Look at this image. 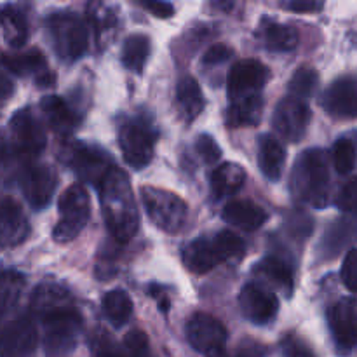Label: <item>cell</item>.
<instances>
[{
	"mask_svg": "<svg viewBox=\"0 0 357 357\" xmlns=\"http://www.w3.org/2000/svg\"><path fill=\"white\" fill-rule=\"evenodd\" d=\"M98 190L108 232L117 243H129L138 230L139 216L128 176L115 167L98 187Z\"/></svg>",
	"mask_w": 357,
	"mask_h": 357,
	"instance_id": "cell-1",
	"label": "cell"
},
{
	"mask_svg": "<svg viewBox=\"0 0 357 357\" xmlns=\"http://www.w3.org/2000/svg\"><path fill=\"white\" fill-rule=\"evenodd\" d=\"M291 194L298 202L323 209L330 202V164L323 150L309 149L300 153L291 173Z\"/></svg>",
	"mask_w": 357,
	"mask_h": 357,
	"instance_id": "cell-2",
	"label": "cell"
},
{
	"mask_svg": "<svg viewBox=\"0 0 357 357\" xmlns=\"http://www.w3.org/2000/svg\"><path fill=\"white\" fill-rule=\"evenodd\" d=\"M244 251V241L230 230H222L211 239L194 241L187 244L181 253L185 267L194 274H208L223 261L239 257Z\"/></svg>",
	"mask_w": 357,
	"mask_h": 357,
	"instance_id": "cell-3",
	"label": "cell"
},
{
	"mask_svg": "<svg viewBox=\"0 0 357 357\" xmlns=\"http://www.w3.org/2000/svg\"><path fill=\"white\" fill-rule=\"evenodd\" d=\"M51 45L61 61L73 63L89 47V30L75 13H54L45 21Z\"/></svg>",
	"mask_w": 357,
	"mask_h": 357,
	"instance_id": "cell-4",
	"label": "cell"
},
{
	"mask_svg": "<svg viewBox=\"0 0 357 357\" xmlns=\"http://www.w3.org/2000/svg\"><path fill=\"white\" fill-rule=\"evenodd\" d=\"M142 202L150 222L166 234H176L188 220V206L180 195L157 187L142 188Z\"/></svg>",
	"mask_w": 357,
	"mask_h": 357,
	"instance_id": "cell-5",
	"label": "cell"
},
{
	"mask_svg": "<svg viewBox=\"0 0 357 357\" xmlns=\"http://www.w3.org/2000/svg\"><path fill=\"white\" fill-rule=\"evenodd\" d=\"M59 220L52 230L56 243H70L75 239L91 218V199L86 187L73 183L61 194L58 202Z\"/></svg>",
	"mask_w": 357,
	"mask_h": 357,
	"instance_id": "cell-6",
	"label": "cell"
},
{
	"mask_svg": "<svg viewBox=\"0 0 357 357\" xmlns=\"http://www.w3.org/2000/svg\"><path fill=\"white\" fill-rule=\"evenodd\" d=\"M157 131L145 117H132L122 122L119 129V146L124 160L132 169H143L153 159Z\"/></svg>",
	"mask_w": 357,
	"mask_h": 357,
	"instance_id": "cell-7",
	"label": "cell"
},
{
	"mask_svg": "<svg viewBox=\"0 0 357 357\" xmlns=\"http://www.w3.org/2000/svg\"><path fill=\"white\" fill-rule=\"evenodd\" d=\"M44 349L47 357H66L75 349L82 317L73 307L54 310L42 317Z\"/></svg>",
	"mask_w": 357,
	"mask_h": 357,
	"instance_id": "cell-8",
	"label": "cell"
},
{
	"mask_svg": "<svg viewBox=\"0 0 357 357\" xmlns=\"http://www.w3.org/2000/svg\"><path fill=\"white\" fill-rule=\"evenodd\" d=\"M65 162L72 167L77 178L100 187L105 178L115 169L114 160L101 149L87 143H72L65 152Z\"/></svg>",
	"mask_w": 357,
	"mask_h": 357,
	"instance_id": "cell-9",
	"label": "cell"
},
{
	"mask_svg": "<svg viewBox=\"0 0 357 357\" xmlns=\"http://www.w3.org/2000/svg\"><path fill=\"white\" fill-rule=\"evenodd\" d=\"M185 333L192 349L208 357L222 356L229 340V333L222 321L206 312L194 314L188 319Z\"/></svg>",
	"mask_w": 357,
	"mask_h": 357,
	"instance_id": "cell-10",
	"label": "cell"
},
{
	"mask_svg": "<svg viewBox=\"0 0 357 357\" xmlns=\"http://www.w3.org/2000/svg\"><path fill=\"white\" fill-rule=\"evenodd\" d=\"M328 324L337 351L351 352L357 345V298L345 296L335 302L328 310Z\"/></svg>",
	"mask_w": 357,
	"mask_h": 357,
	"instance_id": "cell-11",
	"label": "cell"
},
{
	"mask_svg": "<svg viewBox=\"0 0 357 357\" xmlns=\"http://www.w3.org/2000/svg\"><path fill=\"white\" fill-rule=\"evenodd\" d=\"M10 135H13L14 149L24 159H33L40 155L45 149V131L42 128L40 121L31 114L30 110H20L14 114L9 122Z\"/></svg>",
	"mask_w": 357,
	"mask_h": 357,
	"instance_id": "cell-12",
	"label": "cell"
},
{
	"mask_svg": "<svg viewBox=\"0 0 357 357\" xmlns=\"http://www.w3.org/2000/svg\"><path fill=\"white\" fill-rule=\"evenodd\" d=\"M271 79V70L258 59H241L230 68L227 77L230 100L250 94H260Z\"/></svg>",
	"mask_w": 357,
	"mask_h": 357,
	"instance_id": "cell-13",
	"label": "cell"
},
{
	"mask_svg": "<svg viewBox=\"0 0 357 357\" xmlns=\"http://www.w3.org/2000/svg\"><path fill=\"white\" fill-rule=\"evenodd\" d=\"M310 122V108L307 101L286 96L274 112V128L286 142L296 143L303 138Z\"/></svg>",
	"mask_w": 357,
	"mask_h": 357,
	"instance_id": "cell-14",
	"label": "cell"
},
{
	"mask_svg": "<svg viewBox=\"0 0 357 357\" xmlns=\"http://www.w3.org/2000/svg\"><path fill=\"white\" fill-rule=\"evenodd\" d=\"M38 344L37 326L30 316H21L0 331V357H31Z\"/></svg>",
	"mask_w": 357,
	"mask_h": 357,
	"instance_id": "cell-15",
	"label": "cell"
},
{
	"mask_svg": "<svg viewBox=\"0 0 357 357\" xmlns=\"http://www.w3.org/2000/svg\"><path fill=\"white\" fill-rule=\"evenodd\" d=\"M239 309L250 323L261 326L278 316L279 300L274 293L250 282L239 293Z\"/></svg>",
	"mask_w": 357,
	"mask_h": 357,
	"instance_id": "cell-16",
	"label": "cell"
},
{
	"mask_svg": "<svg viewBox=\"0 0 357 357\" xmlns=\"http://www.w3.org/2000/svg\"><path fill=\"white\" fill-rule=\"evenodd\" d=\"M321 105L335 119H357V79L340 77L333 80L323 94Z\"/></svg>",
	"mask_w": 357,
	"mask_h": 357,
	"instance_id": "cell-17",
	"label": "cell"
},
{
	"mask_svg": "<svg viewBox=\"0 0 357 357\" xmlns=\"http://www.w3.org/2000/svg\"><path fill=\"white\" fill-rule=\"evenodd\" d=\"M30 234L23 208L10 197H0V250L20 246Z\"/></svg>",
	"mask_w": 357,
	"mask_h": 357,
	"instance_id": "cell-18",
	"label": "cell"
},
{
	"mask_svg": "<svg viewBox=\"0 0 357 357\" xmlns=\"http://www.w3.org/2000/svg\"><path fill=\"white\" fill-rule=\"evenodd\" d=\"M56 188V174L45 164H33L21 176V190L33 208L42 209L51 202Z\"/></svg>",
	"mask_w": 357,
	"mask_h": 357,
	"instance_id": "cell-19",
	"label": "cell"
},
{
	"mask_svg": "<svg viewBox=\"0 0 357 357\" xmlns=\"http://www.w3.org/2000/svg\"><path fill=\"white\" fill-rule=\"evenodd\" d=\"M2 63L9 72L16 73V75L35 77V82L38 86L47 87L54 82V73H51L44 54L37 49L16 52V54H3Z\"/></svg>",
	"mask_w": 357,
	"mask_h": 357,
	"instance_id": "cell-20",
	"label": "cell"
},
{
	"mask_svg": "<svg viewBox=\"0 0 357 357\" xmlns=\"http://www.w3.org/2000/svg\"><path fill=\"white\" fill-rule=\"evenodd\" d=\"M223 220L244 232H255L267 223L268 213L251 201H232L223 208Z\"/></svg>",
	"mask_w": 357,
	"mask_h": 357,
	"instance_id": "cell-21",
	"label": "cell"
},
{
	"mask_svg": "<svg viewBox=\"0 0 357 357\" xmlns=\"http://www.w3.org/2000/svg\"><path fill=\"white\" fill-rule=\"evenodd\" d=\"M357 241V215H347L331 223L323 236L321 251L326 258L337 257L349 244Z\"/></svg>",
	"mask_w": 357,
	"mask_h": 357,
	"instance_id": "cell-22",
	"label": "cell"
},
{
	"mask_svg": "<svg viewBox=\"0 0 357 357\" xmlns=\"http://www.w3.org/2000/svg\"><path fill=\"white\" fill-rule=\"evenodd\" d=\"M264 114V98L261 94H250L230 100L227 110V126L229 128H255Z\"/></svg>",
	"mask_w": 357,
	"mask_h": 357,
	"instance_id": "cell-23",
	"label": "cell"
},
{
	"mask_svg": "<svg viewBox=\"0 0 357 357\" xmlns=\"http://www.w3.org/2000/svg\"><path fill=\"white\" fill-rule=\"evenodd\" d=\"M286 162V150L282 143L272 135H261L258 139V166L265 178L278 181Z\"/></svg>",
	"mask_w": 357,
	"mask_h": 357,
	"instance_id": "cell-24",
	"label": "cell"
},
{
	"mask_svg": "<svg viewBox=\"0 0 357 357\" xmlns=\"http://www.w3.org/2000/svg\"><path fill=\"white\" fill-rule=\"evenodd\" d=\"M261 44L274 52H288L298 45V31L291 24L264 20L260 24Z\"/></svg>",
	"mask_w": 357,
	"mask_h": 357,
	"instance_id": "cell-25",
	"label": "cell"
},
{
	"mask_svg": "<svg viewBox=\"0 0 357 357\" xmlns=\"http://www.w3.org/2000/svg\"><path fill=\"white\" fill-rule=\"evenodd\" d=\"M42 112H44L45 121L56 135L63 136V138H68L72 135L77 124V117L70 110L65 100L58 96H47L42 101Z\"/></svg>",
	"mask_w": 357,
	"mask_h": 357,
	"instance_id": "cell-26",
	"label": "cell"
},
{
	"mask_svg": "<svg viewBox=\"0 0 357 357\" xmlns=\"http://www.w3.org/2000/svg\"><path fill=\"white\" fill-rule=\"evenodd\" d=\"M255 272L258 275H261L264 279H267L268 282L275 286L278 289H281L286 296H289L293 293V286H295V275H293V267L291 264H288L286 260L279 257H267L261 261H258Z\"/></svg>",
	"mask_w": 357,
	"mask_h": 357,
	"instance_id": "cell-27",
	"label": "cell"
},
{
	"mask_svg": "<svg viewBox=\"0 0 357 357\" xmlns=\"http://www.w3.org/2000/svg\"><path fill=\"white\" fill-rule=\"evenodd\" d=\"M246 181V171L234 162H223L211 173V190L216 199L229 197L239 192Z\"/></svg>",
	"mask_w": 357,
	"mask_h": 357,
	"instance_id": "cell-28",
	"label": "cell"
},
{
	"mask_svg": "<svg viewBox=\"0 0 357 357\" xmlns=\"http://www.w3.org/2000/svg\"><path fill=\"white\" fill-rule=\"evenodd\" d=\"M176 101L178 107H180L181 115H183L187 122L195 121V119L202 114L206 105L204 94H202L201 86H199V82L194 77L187 75L178 82Z\"/></svg>",
	"mask_w": 357,
	"mask_h": 357,
	"instance_id": "cell-29",
	"label": "cell"
},
{
	"mask_svg": "<svg viewBox=\"0 0 357 357\" xmlns=\"http://www.w3.org/2000/svg\"><path fill=\"white\" fill-rule=\"evenodd\" d=\"M66 307H72V298H70L68 291L52 282L38 286L31 295V309L40 314V317L54 312V310L66 309Z\"/></svg>",
	"mask_w": 357,
	"mask_h": 357,
	"instance_id": "cell-30",
	"label": "cell"
},
{
	"mask_svg": "<svg viewBox=\"0 0 357 357\" xmlns=\"http://www.w3.org/2000/svg\"><path fill=\"white\" fill-rule=\"evenodd\" d=\"M0 28L13 47H21L28 38L26 17L17 7L0 6Z\"/></svg>",
	"mask_w": 357,
	"mask_h": 357,
	"instance_id": "cell-31",
	"label": "cell"
},
{
	"mask_svg": "<svg viewBox=\"0 0 357 357\" xmlns=\"http://www.w3.org/2000/svg\"><path fill=\"white\" fill-rule=\"evenodd\" d=\"M101 309H103L105 317L115 328H122L132 316V300L124 289H112L105 293L101 300Z\"/></svg>",
	"mask_w": 357,
	"mask_h": 357,
	"instance_id": "cell-32",
	"label": "cell"
},
{
	"mask_svg": "<svg viewBox=\"0 0 357 357\" xmlns=\"http://www.w3.org/2000/svg\"><path fill=\"white\" fill-rule=\"evenodd\" d=\"M150 54V38L146 35L135 33L128 37L122 45V63L128 70L142 73Z\"/></svg>",
	"mask_w": 357,
	"mask_h": 357,
	"instance_id": "cell-33",
	"label": "cell"
},
{
	"mask_svg": "<svg viewBox=\"0 0 357 357\" xmlns=\"http://www.w3.org/2000/svg\"><path fill=\"white\" fill-rule=\"evenodd\" d=\"M24 289V278L16 271H0V314L13 309Z\"/></svg>",
	"mask_w": 357,
	"mask_h": 357,
	"instance_id": "cell-34",
	"label": "cell"
},
{
	"mask_svg": "<svg viewBox=\"0 0 357 357\" xmlns=\"http://www.w3.org/2000/svg\"><path fill=\"white\" fill-rule=\"evenodd\" d=\"M331 160L337 173L349 174L357 162V142L352 136H342L335 142L331 150Z\"/></svg>",
	"mask_w": 357,
	"mask_h": 357,
	"instance_id": "cell-35",
	"label": "cell"
},
{
	"mask_svg": "<svg viewBox=\"0 0 357 357\" xmlns=\"http://www.w3.org/2000/svg\"><path fill=\"white\" fill-rule=\"evenodd\" d=\"M319 75L310 66H300L289 80V96L307 101L317 87Z\"/></svg>",
	"mask_w": 357,
	"mask_h": 357,
	"instance_id": "cell-36",
	"label": "cell"
},
{
	"mask_svg": "<svg viewBox=\"0 0 357 357\" xmlns=\"http://www.w3.org/2000/svg\"><path fill=\"white\" fill-rule=\"evenodd\" d=\"M335 204L347 215H357V176L351 178L342 185Z\"/></svg>",
	"mask_w": 357,
	"mask_h": 357,
	"instance_id": "cell-37",
	"label": "cell"
},
{
	"mask_svg": "<svg viewBox=\"0 0 357 357\" xmlns=\"http://www.w3.org/2000/svg\"><path fill=\"white\" fill-rule=\"evenodd\" d=\"M124 349L129 357H150L149 338L139 330L128 333L124 340Z\"/></svg>",
	"mask_w": 357,
	"mask_h": 357,
	"instance_id": "cell-38",
	"label": "cell"
},
{
	"mask_svg": "<svg viewBox=\"0 0 357 357\" xmlns=\"http://www.w3.org/2000/svg\"><path fill=\"white\" fill-rule=\"evenodd\" d=\"M281 351L284 357H316L312 349H310L302 338H298L293 333H288L282 338Z\"/></svg>",
	"mask_w": 357,
	"mask_h": 357,
	"instance_id": "cell-39",
	"label": "cell"
},
{
	"mask_svg": "<svg viewBox=\"0 0 357 357\" xmlns=\"http://www.w3.org/2000/svg\"><path fill=\"white\" fill-rule=\"evenodd\" d=\"M195 149H197L199 155L204 160L206 164H216L222 159V149L218 146V143L215 142V138L209 135H201L195 143Z\"/></svg>",
	"mask_w": 357,
	"mask_h": 357,
	"instance_id": "cell-40",
	"label": "cell"
},
{
	"mask_svg": "<svg viewBox=\"0 0 357 357\" xmlns=\"http://www.w3.org/2000/svg\"><path fill=\"white\" fill-rule=\"evenodd\" d=\"M342 281L349 291L357 293V250H351L345 255L342 265Z\"/></svg>",
	"mask_w": 357,
	"mask_h": 357,
	"instance_id": "cell-41",
	"label": "cell"
},
{
	"mask_svg": "<svg viewBox=\"0 0 357 357\" xmlns=\"http://www.w3.org/2000/svg\"><path fill=\"white\" fill-rule=\"evenodd\" d=\"M232 56H234L232 47H229V45L225 44H215L204 52L202 61H204V65H220V63L229 61Z\"/></svg>",
	"mask_w": 357,
	"mask_h": 357,
	"instance_id": "cell-42",
	"label": "cell"
},
{
	"mask_svg": "<svg viewBox=\"0 0 357 357\" xmlns=\"http://www.w3.org/2000/svg\"><path fill=\"white\" fill-rule=\"evenodd\" d=\"M94 356L96 357H129L126 352L124 345H117L110 338H101L94 347Z\"/></svg>",
	"mask_w": 357,
	"mask_h": 357,
	"instance_id": "cell-43",
	"label": "cell"
},
{
	"mask_svg": "<svg viewBox=\"0 0 357 357\" xmlns=\"http://www.w3.org/2000/svg\"><path fill=\"white\" fill-rule=\"evenodd\" d=\"M139 6H142L143 9L150 10L153 16L162 17V20H167V17H171L174 14L173 3H167V2H157V0H142V2H139Z\"/></svg>",
	"mask_w": 357,
	"mask_h": 357,
	"instance_id": "cell-44",
	"label": "cell"
},
{
	"mask_svg": "<svg viewBox=\"0 0 357 357\" xmlns=\"http://www.w3.org/2000/svg\"><path fill=\"white\" fill-rule=\"evenodd\" d=\"M282 7L295 13H314V10L323 9V3L314 2V0H291V2L282 3Z\"/></svg>",
	"mask_w": 357,
	"mask_h": 357,
	"instance_id": "cell-45",
	"label": "cell"
},
{
	"mask_svg": "<svg viewBox=\"0 0 357 357\" xmlns=\"http://www.w3.org/2000/svg\"><path fill=\"white\" fill-rule=\"evenodd\" d=\"M13 91H14L13 82H10L9 77H7L6 73L0 70V103H2V101H6L7 98L13 94Z\"/></svg>",
	"mask_w": 357,
	"mask_h": 357,
	"instance_id": "cell-46",
	"label": "cell"
},
{
	"mask_svg": "<svg viewBox=\"0 0 357 357\" xmlns=\"http://www.w3.org/2000/svg\"><path fill=\"white\" fill-rule=\"evenodd\" d=\"M150 295L155 296V298H159V305H160V309H162V312H167V310H169V300H162V296H166V295H164L162 291H159V288H157V286H150Z\"/></svg>",
	"mask_w": 357,
	"mask_h": 357,
	"instance_id": "cell-47",
	"label": "cell"
},
{
	"mask_svg": "<svg viewBox=\"0 0 357 357\" xmlns=\"http://www.w3.org/2000/svg\"><path fill=\"white\" fill-rule=\"evenodd\" d=\"M236 357H255V356L251 354V352H239Z\"/></svg>",
	"mask_w": 357,
	"mask_h": 357,
	"instance_id": "cell-48",
	"label": "cell"
}]
</instances>
